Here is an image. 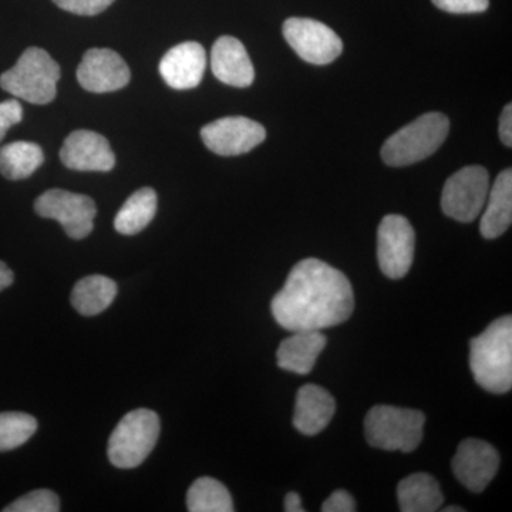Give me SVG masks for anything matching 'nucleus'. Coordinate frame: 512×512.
I'll use <instances>...</instances> for the list:
<instances>
[{
    "mask_svg": "<svg viewBox=\"0 0 512 512\" xmlns=\"http://www.w3.org/2000/svg\"><path fill=\"white\" fill-rule=\"evenodd\" d=\"M272 315L289 332L323 330L352 316L355 295L348 276L316 258L293 266L271 303Z\"/></svg>",
    "mask_w": 512,
    "mask_h": 512,
    "instance_id": "1",
    "label": "nucleus"
},
{
    "mask_svg": "<svg viewBox=\"0 0 512 512\" xmlns=\"http://www.w3.org/2000/svg\"><path fill=\"white\" fill-rule=\"evenodd\" d=\"M474 379L490 393L503 394L512 387V318L494 320L470 343Z\"/></svg>",
    "mask_w": 512,
    "mask_h": 512,
    "instance_id": "2",
    "label": "nucleus"
},
{
    "mask_svg": "<svg viewBox=\"0 0 512 512\" xmlns=\"http://www.w3.org/2000/svg\"><path fill=\"white\" fill-rule=\"evenodd\" d=\"M60 76L59 64L46 50L29 47L18 63L0 76V87L18 99L43 106L55 100Z\"/></svg>",
    "mask_w": 512,
    "mask_h": 512,
    "instance_id": "3",
    "label": "nucleus"
},
{
    "mask_svg": "<svg viewBox=\"0 0 512 512\" xmlns=\"http://www.w3.org/2000/svg\"><path fill=\"white\" fill-rule=\"evenodd\" d=\"M450 121L441 113H427L394 133L382 147L384 163L406 167L433 156L446 141Z\"/></svg>",
    "mask_w": 512,
    "mask_h": 512,
    "instance_id": "4",
    "label": "nucleus"
},
{
    "mask_svg": "<svg viewBox=\"0 0 512 512\" xmlns=\"http://www.w3.org/2000/svg\"><path fill=\"white\" fill-rule=\"evenodd\" d=\"M424 424L426 416L419 410L379 404L367 413L366 440L382 450L412 453L423 440Z\"/></svg>",
    "mask_w": 512,
    "mask_h": 512,
    "instance_id": "5",
    "label": "nucleus"
},
{
    "mask_svg": "<svg viewBox=\"0 0 512 512\" xmlns=\"http://www.w3.org/2000/svg\"><path fill=\"white\" fill-rule=\"evenodd\" d=\"M160 436V419L148 409L127 413L109 440V458L114 467L131 470L150 456Z\"/></svg>",
    "mask_w": 512,
    "mask_h": 512,
    "instance_id": "6",
    "label": "nucleus"
},
{
    "mask_svg": "<svg viewBox=\"0 0 512 512\" xmlns=\"http://www.w3.org/2000/svg\"><path fill=\"white\" fill-rule=\"evenodd\" d=\"M490 191V175L481 165H468L448 178L441 208L458 222H473L483 211Z\"/></svg>",
    "mask_w": 512,
    "mask_h": 512,
    "instance_id": "7",
    "label": "nucleus"
},
{
    "mask_svg": "<svg viewBox=\"0 0 512 512\" xmlns=\"http://www.w3.org/2000/svg\"><path fill=\"white\" fill-rule=\"evenodd\" d=\"M35 211L42 218L59 222L72 239L89 237L97 214L92 198L64 190L43 192L35 202Z\"/></svg>",
    "mask_w": 512,
    "mask_h": 512,
    "instance_id": "8",
    "label": "nucleus"
},
{
    "mask_svg": "<svg viewBox=\"0 0 512 512\" xmlns=\"http://www.w3.org/2000/svg\"><path fill=\"white\" fill-rule=\"evenodd\" d=\"M416 234L412 224L402 215H386L377 231V261L387 278L402 279L409 274L414 261Z\"/></svg>",
    "mask_w": 512,
    "mask_h": 512,
    "instance_id": "9",
    "label": "nucleus"
},
{
    "mask_svg": "<svg viewBox=\"0 0 512 512\" xmlns=\"http://www.w3.org/2000/svg\"><path fill=\"white\" fill-rule=\"evenodd\" d=\"M285 40L305 62L323 66L338 59L343 52V42L325 23L309 18L285 20Z\"/></svg>",
    "mask_w": 512,
    "mask_h": 512,
    "instance_id": "10",
    "label": "nucleus"
},
{
    "mask_svg": "<svg viewBox=\"0 0 512 512\" xmlns=\"http://www.w3.org/2000/svg\"><path fill=\"white\" fill-rule=\"evenodd\" d=\"M201 138L212 153L222 157L247 154L264 143L266 130L248 117H222L202 127Z\"/></svg>",
    "mask_w": 512,
    "mask_h": 512,
    "instance_id": "11",
    "label": "nucleus"
},
{
    "mask_svg": "<svg viewBox=\"0 0 512 512\" xmlns=\"http://www.w3.org/2000/svg\"><path fill=\"white\" fill-rule=\"evenodd\" d=\"M454 476L471 493H483L497 476L500 456L487 441L467 439L457 448L451 461Z\"/></svg>",
    "mask_w": 512,
    "mask_h": 512,
    "instance_id": "12",
    "label": "nucleus"
},
{
    "mask_svg": "<svg viewBox=\"0 0 512 512\" xmlns=\"http://www.w3.org/2000/svg\"><path fill=\"white\" fill-rule=\"evenodd\" d=\"M131 73L119 53L111 49L87 50L77 67V80L87 92L111 93L126 87Z\"/></svg>",
    "mask_w": 512,
    "mask_h": 512,
    "instance_id": "13",
    "label": "nucleus"
},
{
    "mask_svg": "<svg viewBox=\"0 0 512 512\" xmlns=\"http://www.w3.org/2000/svg\"><path fill=\"white\" fill-rule=\"evenodd\" d=\"M60 158L73 171L109 173L116 165V157L109 140L90 130H76L64 140Z\"/></svg>",
    "mask_w": 512,
    "mask_h": 512,
    "instance_id": "14",
    "label": "nucleus"
},
{
    "mask_svg": "<svg viewBox=\"0 0 512 512\" xmlns=\"http://www.w3.org/2000/svg\"><path fill=\"white\" fill-rule=\"evenodd\" d=\"M207 53L197 42H185L165 53L160 62L164 82L175 90L195 89L204 77Z\"/></svg>",
    "mask_w": 512,
    "mask_h": 512,
    "instance_id": "15",
    "label": "nucleus"
},
{
    "mask_svg": "<svg viewBox=\"0 0 512 512\" xmlns=\"http://www.w3.org/2000/svg\"><path fill=\"white\" fill-rule=\"evenodd\" d=\"M211 69L221 83L228 86H251L255 79L254 64L247 49L232 36H221L211 50Z\"/></svg>",
    "mask_w": 512,
    "mask_h": 512,
    "instance_id": "16",
    "label": "nucleus"
},
{
    "mask_svg": "<svg viewBox=\"0 0 512 512\" xmlns=\"http://www.w3.org/2000/svg\"><path fill=\"white\" fill-rule=\"evenodd\" d=\"M336 412L332 394L316 384H305L296 394L293 426L305 436H316L326 429Z\"/></svg>",
    "mask_w": 512,
    "mask_h": 512,
    "instance_id": "17",
    "label": "nucleus"
},
{
    "mask_svg": "<svg viewBox=\"0 0 512 512\" xmlns=\"http://www.w3.org/2000/svg\"><path fill=\"white\" fill-rule=\"evenodd\" d=\"M279 345L278 366L296 375H308L316 365V360L326 348V336L322 330H301Z\"/></svg>",
    "mask_w": 512,
    "mask_h": 512,
    "instance_id": "18",
    "label": "nucleus"
},
{
    "mask_svg": "<svg viewBox=\"0 0 512 512\" xmlns=\"http://www.w3.org/2000/svg\"><path fill=\"white\" fill-rule=\"evenodd\" d=\"M487 208L480 222L481 235L485 239L501 237L512 222V170L507 168L498 175L488 191Z\"/></svg>",
    "mask_w": 512,
    "mask_h": 512,
    "instance_id": "19",
    "label": "nucleus"
},
{
    "mask_svg": "<svg viewBox=\"0 0 512 512\" xmlns=\"http://www.w3.org/2000/svg\"><path fill=\"white\" fill-rule=\"evenodd\" d=\"M397 498L403 512H434L444 503L439 483L426 473L412 474L400 481Z\"/></svg>",
    "mask_w": 512,
    "mask_h": 512,
    "instance_id": "20",
    "label": "nucleus"
},
{
    "mask_svg": "<svg viewBox=\"0 0 512 512\" xmlns=\"http://www.w3.org/2000/svg\"><path fill=\"white\" fill-rule=\"evenodd\" d=\"M117 296L113 279L103 275H90L74 285L72 305L80 315L96 316L106 311Z\"/></svg>",
    "mask_w": 512,
    "mask_h": 512,
    "instance_id": "21",
    "label": "nucleus"
},
{
    "mask_svg": "<svg viewBox=\"0 0 512 512\" xmlns=\"http://www.w3.org/2000/svg\"><path fill=\"white\" fill-rule=\"evenodd\" d=\"M157 194L153 188H141L127 198L114 218V228L123 235L140 234L156 217Z\"/></svg>",
    "mask_w": 512,
    "mask_h": 512,
    "instance_id": "22",
    "label": "nucleus"
},
{
    "mask_svg": "<svg viewBox=\"0 0 512 512\" xmlns=\"http://www.w3.org/2000/svg\"><path fill=\"white\" fill-rule=\"evenodd\" d=\"M45 161L42 147L30 141H15L0 148V174L8 180L29 178Z\"/></svg>",
    "mask_w": 512,
    "mask_h": 512,
    "instance_id": "23",
    "label": "nucleus"
},
{
    "mask_svg": "<svg viewBox=\"0 0 512 512\" xmlns=\"http://www.w3.org/2000/svg\"><path fill=\"white\" fill-rule=\"evenodd\" d=\"M187 507L190 512H232L235 510L227 487L211 477H201L192 483L187 494Z\"/></svg>",
    "mask_w": 512,
    "mask_h": 512,
    "instance_id": "24",
    "label": "nucleus"
},
{
    "mask_svg": "<svg viewBox=\"0 0 512 512\" xmlns=\"http://www.w3.org/2000/svg\"><path fill=\"white\" fill-rule=\"evenodd\" d=\"M37 421L30 414L0 413V451L15 450L36 433Z\"/></svg>",
    "mask_w": 512,
    "mask_h": 512,
    "instance_id": "25",
    "label": "nucleus"
},
{
    "mask_svg": "<svg viewBox=\"0 0 512 512\" xmlns=\"http://www.w3.org/2000/svg\"><path fill=\"white\" fill-rule=\"evenodd\" d=\"M59 510V497L50 490L32 491L5 508V512H57Z\"/></svg>",
    "mask_w": 512,
    "mask_h": 512,
    "instance_id": "26",
    "label": "nucleus"
},
{
    "mask_svg": "<svg viewBox=\"0 0 512 512\" xmlns=\"http://www.w3.org/2000/svg\"><path fill=\"white\" fill-rule=\"evenodd\" d=\"M60 9L79 16H96L113 5L114 0H53Z\"/></svg>",
    "mask_w": 512,
    "mask_h": 512,
    "instance_id": "27",
    "label": "nucleus"
},
{
    "mask_svg": "<svg viewBox=\"0 0 512 512\" xmlns=\"http://www.w3.org/2000/svg\"><path fill=\"white\" fill-rule=\"evenodd\" d=\"M431 2L444 12L454 13V15L481 13L490 6V0H431Z\"/></svg>",
    "mask_w": 512,
    "mask_h": 512,
    "instance_id": "28",
    "label": "nucleus"
},
{
    "mask_svg": "<svg viewBox=\"0 0 512 512\" xmlns=\"http://www.w3.org/2000/svg\"><path fill=\"white\" fill-rule=\"evenodd\" d=\"M23 119V107L18 100L10 99L0 103V141L5 138L9 128Z\"/></svg>",
    "mask_w": 512,
    "mask_h": 512,
    "instance_id": "29",
    "label": "nucleus"
},
{
    "mask_svg": "<svg viewBox=\"0 0 512 512\" xmlns=\"http://www.w3.org/2000/svg\"><path fill=\"white\" fill-rule=\"evenodd\" d=\"M323 512H353L356 511V501L348 491H335L322 505Z\"/></svg>",
    "mask_w": 512,
    "mask_h": 512,
    "instance_id": "30",
    "label": "nucleus"
},
{
    "mask_svg": "<svg viewBox=\"0 0 512 512\" xmlns=\"http://www.w3.org/2000/svg\"><path fill=\"white\" fill-rule=\"evenodd\" d=\"M500 137L504 146L512 147V106L507 104L500 117Z\"/></svg>",
    "mask_w": 512,
    "mask_h": 512,
    "instance_id": "31",
    "label": "nucleus"
},
{
    "mask_svg": "<svg viewBox=\"0 0 512 512\" xmlns=\"http://www.w3.org/2000/svg\"><path fill=\"white\" fill-rule=\"evenodd\" d=\"M285 508L286 512H303L305 508H303L301 495L298 493H289L285 497Z\"/></svg>",
    "mask_w": 512,
    "mask_h": 512,
    "instance_id": "32",
    "label": "nucleus"
},
{
    "mask_svg": "<svg viewBox=\"0 0 512 512\" xmlns=\"http://www.w3.org/2000/svg\"><path fill=\"white\" fill-rule=\"evenodd\" d=\"M15 281V275L10 271L9 266L5 262L0 261V291L9 288Z\"/></svg>",
    "mask_w": 512,
    "mask_h": 512,
    "instance_id": "33",
    "label": "nucleus"
},
{
    "mask_svg": "<svg viewBox=\"0 0 512 512\" xmlns=\"http://www.w3.org/2000/svg\"><path fill=\"white\" fill-rule=\"evenodd\" d=\"M444 512H464L463 507H457V505H453V507L444 508Z\"/></svg>",
    "mask_w": 512,
    "mask_h": 512,
    "instance_id": "34",
    "label": "nucleus"
}]
</instances>
